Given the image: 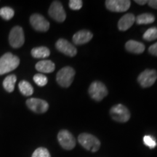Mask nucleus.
I'll use <instances>...</instances> for the list:
<instances>
[{"mask_svg": "<svg viewBox=\"0 0 157 157\" xmlns=\"http://www.w3.org/2000/svg\"><path fill=\"white\" fill-rule=\"evenodd\" d=\"M20 59L10 52H7L0 58V75H3L17 68Z\"/></svg>", "mask_w": 157, "mask_h": 157, "instance_id": "nucleus-1", "label": "nucleus"}, {"mask_svg": "<svg viewBox=\"0 0 157 157\" xmlns=\"http://www.w3.org/2000/svg\"><path fill=\"white\" fill-rule=\"evenodd\" d=\"M78 140L83 148L88 151H91L92 152L98 151L101 147V142L97 137L88 133L80 134L78 137Z\"/></svg>", "mask_w": 157, "mask_h": 157, "instance_id": "nucleus-2", "label": "nucleus"}, {"mask_svg": "<svg viewBox=\"0 0 157 157\" xmlns=\"http://www.w3.org/2000/svg\"><path fill=\"white\" fill-rule=\"evenodd\" d=\"M75 71L70 66H66L60 69L56 76V80L58 84L63 87H68L74 81Z\"/></svg>", "mask_w": 157, "mask_h": 157, "instance_id": "nucleus-3", "label": "nucleus"}, {"mask_svg": "<svg viewBox=\"0 0 157 157\" xmlns=\"http://www.w3.org/2000/svg\"><path fill=\"white\" fill-rule=\"evenodd\" d=\"M110 114L113 120L118 122H127L130 118V113L128 109L122 104L113 105L110 110Z\"/></svg>", "mask_w": 157, "mask_h": 157, "instance_id": "nucleus-4", "label": "nucleus"}, {"mask_svg": "<svg viewBox=\"0 0 157 157\" xmlns=\"http://www.w3.org/2000/svg\"><path fill=\"white\" fill-rule=\"evenodd\" d=\"M90 95L95 101H101L108 95V90L105 84L101 82H94L89 87Z\"/></svg>", "mask_w": 157, "mask_h": 157, "instance_id": "nucleus-5", "label": "nucleus"}, {"mask_svg": "<svg viewBox=\"0 0 157 157\" xmlns=\"http://www.w3.org/2000/svg\"><path fill=\"white\" fill-rule=\"evenodd\" d=\"M10 44L13 48H19L22 47L25 42L24 33L21 26L13 27L9 35Z\"/></svg>", "mask_w": 157, "mask_h": 157, "instance_id": "nucleus-6", "label": "nucleus"}, {"mask_svg": "<svg viewBox=\"0 0 157 157\" xmlns=\"http://www.w3.org/2000/svg\"><path fill=\"white\" fill-rule=\"evenodd\" d=\"M58 140L60 146L66 150H72L76 146L75 137L66 129H63L59 132Z\"/></svg>", "mask_w": 157, "mask_h": 157, "instance_id": "nucleus-7", "label": "nucleus"}, {"mask_svg": "<svg viewBox=\"0 0 157 157\" xmlns=\"http://www.w3.org/2000/svg\"><path fill=\"white\" fill-rule=\"evenodd\" d=\"M49 15L57 22L62 23L66 20V15L62 4L58 1H54L49 8Z\"/></svg>", "mask_w": 157, "mask_h": 157, "instance_id": "nucleus-8", "label": "nucleus"}, {"mask_svg": "<svg viewBox=\"0 0 157 157\" xmlns=\"http://www.w3.org/2000/svg\"><path fill=\"white\" fill-rule=\"evenodd\" d=\"M157 79V72L156 70L146 69L143 71L137 77V81L141 87L146 88L152 86Z\"/></svg>", "mask_w": 157, "mask_h": 157, "instance_id": "nucleus-9", "label": "nucleus"}, {"mask_svg": "<svg viewBox=\"0 0 157 157\" xmlns=\"http://www.w3.org/2000/svg\"><path fill=\"white\" fill-rule=\"evenodd\" d=\"M26 105L29 109L36 113H44L49 109L48 102L39 98H29L26 101Z\"/></svg>", "mask_w": 157, "mask_h": 157, "instance_id": "nucleus-10", "label": "nucleus"}, {"mask_svg": "<svg viewBox=\"0 0 157 157\" xmlns=\"http://www.w3.org/2000/svg\"><path fill=\"white\" fill-rule=\"evenodd\" d=\"M131 5V2L129 0H107L105 6L110 11L116 13H123L127 11Z\"/></svg>", "mask_w": 157, "mask_h": 157, "instance_id": "nucleus-11", "label": "nucleus"}, {"mask_svg": "<svg viewBox=\"0 0 157 157\" xmlns=\"http://www.w3.org/2000/svg\"><path fill=\"white\" fill-rule=\"evenodd\" d=\"M31 25L35 30L46 32L50 29V23L40 14H33L30 17Z\"/></svg>", "mask_w": 157, "mask_h": 157, "instance_id": "nucleus-12", "label": "nucleus"}, {"mask_svg": "<svg viewBox=\"0 0 157 157\" xmlns=\"http://www.w3.org/2000/svg\"><path fill=\"white\" fill-rule=\"evenodd\" d=\"M56 47L57 50L67 56L74 57L77 53V50L75 47L64 39H58L56 44Z\"/></svg>", "mask_w": 157, "mask_h": 157, "instance_id": "nucleus-13", "label": "nucleus"}, {"mask_svg": "<svg viewBox=\"0 0 157 157\" xmlns=\"http://www.w3.org/2000/svg\"><path fill=\"white\" fill-rule=\"evenodd\" d=\"M93 35L87 30L78 31L73 36V42L74 44L81 45L89 42L93 38Z\"/></svg>", "mask_w": 157, "mask_h": 157, "instance_id": "nucleus-14", "label": "nucleus"}, {"mask_svg": "<svg viewBox=\"0 0 157 157\" xmlns=\"http://www.w3.org/2000/svg\"><path fill=\"white\" fill-rule=\"evenodd\" d=\"M135 21V15L132 13L124 15L121 17L118 23V28L120 31H124L128 30L132 25L134 24Z\"/></svg>", "mask_w": 157, "mask_h": 157, "instance_id": "nucleus-15", "label": "nucleus"}, {"mask_svg": "<svg viewBox=\"0 0 157 157\" xmlns=\"http://www.w3.org/2000/svg\"><path fill=\"white\" fill-rule=\"evenodd\" d=\"M36 69L41 73H52L55 71L56 66L52 61L50 60H43L39 61L36 64Z\"/></svg>", "mask_w": 157, "mask_h": 157, "instance_id": "nucleus-16", "label": "nucleus"}, {"mask_svg": "<svg viewBox=\"0 0 157 157\" xmlns=\"http://www.w3.org/2000/svg\"><path fill=\"white\" fill-rule=\"evenodd\" d=\"M126 50L134 54H141L144 52L145 45L135 40H129L125 44Z\"/></svg>", "mask_w": 157, "mask_h": 157, "instance_id": "nucleus-17", "label": "nucleus"}, {"mask_svg": "<svg viewBox=\"0 0 157 157\" xmlns=\"http://www.w3.org/2000/svg\"><path fill=\"white\" fill-rule=\"evenodd\" d=\"M17 81V77L15 74L7 76L3 81V87L8 93H13L14 91L15 85Z\"/></svg>", "mask_w": 157, "mask_h": 157, "instance_id": "nucleus-18", "label": "nucleus"}, {"mask_svg": "<svg viewBox=\"0 0 157 157\" xmlns=\"http://www.w3.org/2000/svg\"><path fill=\"white\" fill-rule=\"evenodd\" d=\"M50 55V51L46 47H38L33 48L31 50V56L35 58H46Z\"/></svg>", "mask_w": 157, "mask_h": 157, "instance_id": "nucleus-19", "label": "nucleus"}, {"mask_svg": "<svg viewBox=\"0 0 157 157\" xmlns=\"http://www.w3.org/2000/svg\"><path fill=\"white\" fill-rule=\"evenodd\" d=\"M135 21L139 25L151 24V23L154 22L155 17L154 15L151 14V13H143V14L139 15L135 18Z\"/></svg>", "mask_w": 157, "mask_h": 157, "instance_id": "nucleus-20", "label": "nucleus"}, {"mask_svg": "<svg viewBox=\"0 0 157 157\" xmlns=\"http://www.w3.org/2000/svg\"><path fill=\"white\" fill-rule=\"evenodd\" d=\"M18 87L21 93L25 96H30L34 93V88L32 85L29 82L25 81V80L20 82Z\"/></svg>", "mask_w": 157, "mask_h": 157, "instance_id": "nucleus-21", "label": "nucleus"}, {"mask_svg": "<svg viewBox=\"0 0 157 157\" xmlns=\"http://www.w3.org/2000/svg\"><path fill=\"white\" fill-rule=\"evenodd\" d=\"M15 12L11 7H4L0 9V16L5 21H10L14 16Z\"/></svg>", "mask_w": 157, "mask_h": 157, "instance_id": "nucleus-22", "label": "nucleus"}, {"mask_svg": "<svg viewBox=\"0 0 157 157\" xmlns=\"http://www.w3.org/2000/svg\"><path fill=\"white\" fill-rule=\"evenodd\" d=\"M143 39L145 40L151 42L157 39V28L156 27H152L148 29L143 34Z\"/></svg>", "mask_w": 157, "mask_h": 157, "instance_id": "nucleus-23", "label": "nucleus"}, {"mask_svg": "<svg viewBox=\"0 0 157 157\" xmlns=\"http://www.w3.org/2000/svg\"><path fill=\"white\" fill-rule=\"evenodd\" d=\"M34 82L39 87H44L48 84V78L42 74H37L34 76Z\"/></svg>", "mask_w": 157, "mask_h": 157, "instance_id": "nucleus-24", "label": "nucleus"}, {"mask_svg": "<svg viewBox=\"0 0 157 157\" xmlns=\"http://www.w3.org/2000/svg\"><path fill=\"white\" fill-rule=\"evenodd\" d=\"M31 157H51L50 152L45 148H38L34 151Z\"/></svg>", "mask_w": 157, "mask_h": 157, "instance_id": "nucleus-25", "label": "nucleus"}, {"mask_svg": "<svg viewBox=\"0 0 157 157\" xmlns=\"http://www.w3.org/2000/svg\"><path fill=\"white\" fill-rule=\"evenodd\" d=\"M143 143L146 145V146H148L151 149L154 148L156 146V140L150 135H146L143 137Z\"/></svg>", "mask_w": 157, "mask_h": 157, "instance_id": "nucleus-26", "label": "nucleus"}, {"mask_svg": "<svg viewBox=\"0 0 157 157\" xmlns=\"http://www.w3.org/2000/svg\"><path fill=\"white\" fill-rule=\"evenodd\" d=\"M82 1L81 0H71L69 1V7L73 10H78L82 7Z\"/></svg>", "mask_w": 157, "mask_h": 157, "instance_id": "nucleus-27", "label": "nucleus"}, {"mask_svg": "<svg viewBox=\"0 0 157 157\" xmlns=\"http://www.w3.org/2000/svg\"><path fill=\"white\" fill-rule=\"evenodd\" d=\"M148 52L153 56H157V42L150 46V48H148Z\"/></svg>", "mask_w": 157, "mask_h": 157, "instance_id": "nucleus-28", "label": "nucleus"}, {"mask_svg": "<svg viewBox=\"0 0 157 157\" xmlns=\"http://www.w3.org/2000/svg\"><path fill=\"white\" fill-rule=\"evenodd\" d=\"M148 5L154 9H157V0H150L148 1Z\"/></svg>", "mask_w": 157, "mask_h": 157, "instance_id": "nucleus-29", "label": "nucleus"}, {"mask_svg": "<svg viewBox=\"0 0 157 157\" xmlns=\"http://www.w3.org/2000/svg\"><path fill=\"white\" fill-rule=\"evenodd\" d=\"M135 2L138 4V5H146V3H148V1H146V0H135Z\"/></svg>", "mask_w": 157, "mask_h": 157, "instance_id": "nucleus-30", "label": "nucleus"}]
</instances>
